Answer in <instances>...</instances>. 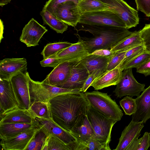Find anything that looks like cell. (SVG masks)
<instances>
[{"label":"cell","mask_w":150,"mask_h":150,"mask_svg":"<svg viewBox=\"0 0 150 150\" xmlns=\"http://www.w3.org/2000/svg\"><path fill=\"white\" fill-rule=\"evenodd\" d=\"M48 102L52 120L70 133L86 114L89 104L82 92L59 95Z\"/></svg>","instance_id":"1"},{"label":"cell","mask_w":150,"mask_h":150,"mask_svg":"<svg viewBox=\"0 0 150 150\" xmlns=\"http://www.w3.org/2000/svg\"><path fill=\"white\" fill-rule=\"evenodd\" d=\"M78 30L89 32L93 35L90 38L76 35L82 43L89 54L100 49L111 50L117 44L132 35L133 32L123 28L107 25H89L81 24Z\"/></svg>","instance_id":"2"},{"label":"cell","mask_w":150,"mask_h":150,"mask_svg":"<svg viewBox=\"0 0 150 150\" xmlns=\"http://www.w3.org/2000/svg\"><path fill=\"white\" fill-rule=\"evenodd\" d=\"M84 94L89 104L96 110L109 118L117 122L121 120L122 111L107 93L96 90Z\"/></svg>","instance_id":"3"},{"label":"cell","mask_w":150,"mask_h":150,"mask_svg":"<svg viewBox=\"0 0 150 150\" xmlns=\"http://www.w3.org/2000/svg\"><path fill=\"white\" fill-rule=\"evenodd\" d=\"M86 114L93 130V138L109 144L112 127L117 121L105 116L89 104Z\"/></svg>","instance_id":"4"},{"label":"cell","mask_w":150,"mask_h":150,"mask_svg":"<svg viewBox=\"0 0 150 150\" xmlns=\"http://www.w3.org/2000/svg\"><path fill=\"white\" fill-rule=\"evenodd\" d=\"M28 79L30 94L33 102H48L50 98L59 95L81 92L80 89L64 88L35 81L30 78L29 75Z\"/></svg>","instance_id":"5"},{"label":"cell","mask_w":150,"mask_h":150,"mask_svg":"<svg viewBox=\"0 0 150 150\" xmlns=\"http://www.w3.org/2000/svg\"><path fill=\"white\" fill-rule=\"evenodd\" d=\"M106 6L107 10L119 16L127 29L135 27L139 24L138 12L123 0H100Z\"/></svg>","instance_id":"6"},{"label":"cell","mask_w":150,"mask_h":150,"mask_svg":"<svg viewBox=\"0 0 150 150\" xmlns=\"http://www.w3.org/2000/svg\"><path fill=\"white\" fill-rule=\"evenodd\" d=\"M29 75L27 70L19 72L10 79L18 107L26 109H29L32 103L29 93Z\"/></svg>","instance_id":"7"},{"label":"cell","mask_w":150,"mask_h":150,"mask_svg":"<svg viewBox=\"0 0 150 150\" xmlns=\"http://www.w3.org/2000/svg\"><path fill=\"white\" fill-rule=\"evenodd\" d=\"M78 23L89 25H107L127 28L125 23L119 16L107 10L81 14Z\"/></svg>","instance_id":"8"},{"label":"cell","mask_w":150,"mask_h":150,"mask_svg":"<svg viewBox=\"0 0 150 150\" xmlns=\"http://www.w3.org/2000/svg\"><path fill=\"white\" fill-rule=\"evenodd\" d=\"M116 85L113 92L117 98H120L127 96H139L145 90V84L137 81L133 75L132 68L123 71L122 79Z\"/></svg>","instance_id":"9"},{"label":"cell","mask_w":150,"mask_h":150,"mask_svg":"<svg viewBox=\"0 0 150 150\" xmlns=\"http://www.w3.org/2000/svg\"><path fill=\"white\" fill-rule=\"evenodd\" d=\"M41 129V127L39 122L38 125L16 136L1 139L0 144L2 149L4 150H25L30 142Z\"/></svg>","instance_id":"10"},{"label":"cell","mask_w":150,"mask_h":150,"mask_svg":"<svg viewBox=\"0 0 150 150\" xmlns=\"http://www.w3.org/2000/svg\"><path fill=\"white\" fill-rule=\"evenodd\" d=\"M78 4L71 1L61 4L57 6L52 13L68 25L75 28L81 15Z\"/></svg>","instance_id":"11"},{"label":"cell","mask_w":150,"mask_h":150,"mask_svg":"<svg viewBox=\"0 0 150 150\" xmlns=\"http://www.w3.org/2000/svg\"><path fill=\"white\" fill-rule=\"evenodd\" d=\"M39 122L41 130L47 136L52 134L60 139L72 148L77 142L76 138L70 132L58 125L52 120L35 118Z\"/></svg>","instance_id":"12"},{"label":"cell","mask_w":150,"mask_h":150,"mask_svg":"<svg viewBox=\"0 0 150 150\" xmlns=\"http://www.w3.org/2000/svg\"><path fill=\"white\" fill-rule=\"evenodd\" d=\"M47 31L45 27L32 18L23 28L20 40L27 47L38 45L40 39Z\"/></svg>","instance_id":"13"},{"label":"cell","mask_w":150,"mask_h":150,"mask_svg":"<svg viewBox=\"0 0 150 150\" xmlns=\"http://www.w3.org/2000/svg\"><path fill=\"white\" fill-rule=\"evenodd\" d=\"M79 61H71L59 64L54 68L42 82L47 84L58 87L69 78L74 66Z\"/></svg>","instance_id":"14"},{"label":"cell","mask_w":150,"mask_h":150,"mask_svg":"<svg viewBox=\"0 0 150 150\" xmlns=\"http://www.w3.org/2000/svg\"><path fill=\"white\" fill-rule=\"evenodd\" d=\"M144 127L142 121H134L132 120L122 131L118 144L114 150H127L128 148L140 136Z\"/></svg>","instance_id":"15"},{"label":"cell","mask_w":150,"mask_h":150,"mask_svg":"<svg viewBox=\"0 0 150 150\" xmlns=\"http://www.w3.org/2000/svg\"><path fill=\"white\" fill-rule=\"evenodd\" d=\"M89 75L85 66L81 60L74 66L69 78L57 87L68 89H81Z\"/></svg>","instance_id":"16"},{"label":"cell","mask_w":150,"mask_h":150,"mask_svg":"<svg viewBox=\"0 0 150 150\" xmlns=\"http://www.w3.org/2000/svg\"><path fill=\"white\" fill-rule=\"evenodd\" d=\"M27 62L25 58H6L0 61V78L10 80L19 72L27 70Z\"/></svg>","instance_id":"17"},{"label":"cell","mask_w":150,"mask_h":150,"mask_svg":"<svg viewBox=\"0 0 150 150\" xmlns=\"http://www.w3.org/2000/svg\"><path fill=\"white\" fill-rule=\"evenodd\" d=\"M18 107L10 80L0 78V114Z\"/></svg>","instance_id":"18"},{"label":"cell","mask_w":150,"mask_h":150,"mask_svg":"<svg viewBox=\"0 0 150 150\" xmlns=\"http://www.w3.org/2000/svg\"><path fill=\"white\" fill-rule=\"evenodd\" d=\"M0 124H32L36 120L29 109L21 108L18 107L0 114Z\"/></svg>","instance_id":"19"},{"label":"cell","mask_w":150,"mask_h":150,"mask_svg":"<svg viewBox=\"0 0 150 150\" xmlns=\"http://www.w3.org/2000/svg\"><path fill=\"white\" fill-rule=\"evenodd\" d=\"M137 109L132 115L134 121H142L144 124L150 118V85L135 98Z\"/></svg>","instance_id":"20"},{"label":"cell","mask_w":150,"mask_h":150,"mask_svg":"<svg viewBox=\"0 0 150 150\" xmlns=\"http://www.w3.org/2000/svg\"><path fill=\"white\" fill-rule=\"evenodd\" d=\"M122 71L119 67L110 70H107L101 76L96 79L91 86L95 90H98L117 85L122 79Z\"/></svg>","instance_id":"21"},{"label":"cell","mask_w":150,"mask_h":150,"mask_svg":"<svg viewBox=\"0 0 150 150\" xmlns=\"http://www.w3.org/2000/svg\"><path fill=\"white\" fill-rule=\"evenodd\" d=\"M110 56H101L89 54L81 61L86 67L89 75L95 72L101 76L107 70Z\"/></svg>","instance_id":"22"},{"label":"cell","mask_w":150,"mask_h":150,"mask_svg":"<svg viewBox=\"0 0 150 150\" xmlns=\"http://www.w3.org/2000/svg\"><path fill=\"white\" fill-rule=\"evenodd\" d=\"M88 54L82 43L78 41L50 58L66 57L68 61H78L81 60Z\"/></svg>","instance_id":"23"},{"label":"cell","mask_w":150,"mask_h":150,"mask_svg":"<svg viewBox=\"0 0 150 150\" xmlns=\"http://www.w3.org/2000/svg\"><path fill=\"white\" fill-rule=\"evenodd\" d=\"M36 119L32 124L11 123L0 124V138L5 139L16 136L38 125Z\"/></svg>","instance_id":"24"},{"label":"cell","mask_w":150,"mask_h":150,"mask_svg":"<svg viewBox=\"0 0 150 150\" xmlns=\"http://www.w3.org/2000/svg\"><path fill=\"white\" fill-rule=\"evenodd\" d=\"M71 133L77 141H83L93 138L94 132L86 114L73 129Z\"/></svg>","instance_id":"25"},{"label":"cell","mask_w":150,"mask_h":150,"mask_svg":"<svg viewBox=\"0 0 150 150\" xmlns=\"http://www.w3.org/2000/svg\"><path fill=\"white\" fill-rule=\"evenodd\" d=\"M140 30L133 32L132 35L117 44L111 50L113 52L128 50L144 44L143 40L140 35Z\"/></svg>","instance_id":"26"},{"label":"cell","mask_w":150,"mask_h":150,"mask_svg":"<svg viewBox=\"0 0 150 150\" xmlns=\"http://www.w3.org/2000/svg\"><path fill=\"white\" fill-rule=\"evenodd\" d=\"M40 14L43 21V25H48L52 29L57 33L62 34L66 31L68 25L54 16L47 10L43 9Z\"/></svg>","instance_id":"27"},{"label":"cell","mask_w":150,"mask_h":150,"mask_svg":"<svg viewBox=\"0 0 150 150\" xmlns=\"http://www.w3.org/2000/svg\"><path fill=\"white\" fill-rule=\"evenodd\" d=\"M111 150L109 144L92 137L83 141H77L72 150Z\"/></svg>","instance_id":"28"},{"label":"cell","mask_w":150,"mask_h":150,"mask_svg":"<svg viewBox=\"0 0 150 150\" xmlns=\"http://www.w3.org/2000/svg\"><path fill=\"white\" fill-rule=\"evenodd\" d=\"M28 109L35 118L51 119L48 101H33Z\"/></svg>","instance_id":"29"},{"label":"cell","mask_w":150,"mask_h":150,"mask_svg":"<svg viewBox=\"0 0 150 150\" xmlns=\"http://www.w3.org/2000/svg\"><path fill=\"white\" fill-rule=\"evenodd\" d=\"M78 6L81 15L107 10L106 6L100 0H81Z\"/></svg>","instance_id":"30"},{"label":"cell","mask_w":150,"mask_h":150,"mask_svg":"<svg viewBox=\"0 0 150 150\" xmlns=\"http://www.w3.org/2000/svg\"><path fill=\"white\" fill-rule=\"evenodd\" d=\"M71 150V147L58 138L52 135H48L41 150Z\"/></svg>","instance_id":"31"},{"label":"cell","mask_w":150,"mask_h":150,"mask_svg":"<svg viewBox=\"0 0 150 150\" xmlns=\"http://www.w3.org/2000/svg\"><path fill=\"white\" fill-rule=\"evenodd\" d=\"M68 42H59L47 44L44 47L41 54L44 59L49 58L60 51L72 45Z\"/></svg>","instance_id":"32"},{"label":"cell","mask_w":150,"mask_h":150,"mask_svg":"<svg viewBox=\"0 0 150 150\" xmlns=\"http://www.w3.org/2000/svg\"><path fill=\"white\" fill-rule=\"evenodd\" d=\"M150 147V133L146 132L141 138L136 140L127 150H147Z\"/></svg>","instance_id":"33"},{"label":"cell","mask_w":150,"mask_h":150,"mask_svg":"<svg viewBox=\"0 0 150 150\" xmlns=\"http://www.w3.org/2000/svg\"><path fill=\"white\" fill-rule=\"evenodd\" d=\"M119 103L125 115L131 116L135 113L137 109L135 99L129 96H126Z\"/></svg>","instance_id":"34"},{"label":"cell","mask_w":150,"mask_h":150,"mask_svg":"<svg viewBox=\"0 0 150 150\" xmlns=\"http://www.w3.org/2000/svg\"><path fill=\"white\" fill-rule=\"evenodd\" d=\"M150 58V52H145L120 67L121 70L134 68H137Z\"/></svg>","instance_id":"35"},{"label":"cell","mask_w":150,"mask_h":150,"mask_svg":"<svg viewBox=\"0 0 150 150\" xmlns=\"http://www.w3.org/2000/svg\"><path fill=\"white\" fill-rule=\"evenodd\" d=\"M146 52L144 44L129 49L126 52L124 59L118 67H121L127 62Z\"/></svg>","instance_id":"36"},{"label":"cell","mask_w":150,"mask_h":150,"mask_svg":"<svg viewBox=\"0 0 150 150\" xmlns=\"http://www.w3.org/2000/svg\"><path fill=\"white\" fill-rule=\"evenodd\" d=\"M47 136L41 129L30 142L25 150H41Z\"/></svg>","instance_id":"37"},{"label":"cell","mask_w":150,"mask_h":150,"mask_svg":"<svg viewBox=\"0 0 150 150\" xmlns=\"http://www.w3.org/2000/svg\"><path fill=\"white\" fill-rule=\"evenodd\" d=\"M127 51L128 50L114 52L110 56L108 63L107 70H110L118 67L124 59L125 54Z\"/></svg>","instance_id":"38"},{"label":"cell","mask_w":150,"mask_h":150,"mask_svg":"<svg viewBox=\"0 0 150 150\" xmlns=\"http://www.w3.org/2000/svg\"><path fill=\"white\" fill-rule=\"evenodd\" d=\"M140 33L144 42L146 52H150V23L146 24L140 30Z\"/></svg>","instance_id":"39"},{"label":"cell","mask_w":150,"mask_h":150,"mask_svg":"<svg viewBox=\"0 0 150 150\" xmlns=\"http://www.w3.org/2000/svg\"><path fill=\"white\" fill-rule=\"evenodd\" d=\"M138 11L143 13L147 17H150V0H134Z\"/></svg>","instance_id":"40"},{"label":"cell","mask_w":150,"mask_h":150,"mask_svg":"<svg viewBox=\"0 0 150 150\" xmlns=\"http://www.w3.org/2000/svg\"><path fill=\"white\" fill-rule=\"evenodd\" d=\"M81 0H49L47 1L43 9L47 10L52 13L55 8L59 4L69 1H73L78 3Z\"/></svg>","instance_id":"41"},{"label":"cell","mask_w":150,"mask_h":150,"mask_svg":"<svg viewBox=\"0 0 150 150\" xmlns=\"http://www.w3.org/2000/svg\"><path fill=\"white\" fill-rule=\"evenodd\" d=\"M136 72L146 76L150 75V58L136 68Z\"/></svg>","instance_id":"42"},{"label":"cell","mask_w":150,"mask_h":150,"mask_svg":"<svg viewBox=\"0 0 150 150\" xmlns=\"http://www.w3.org/2000/svg\"><path fill=\"white\" fill-rule=\"evenodd\" d=\"M100 76L96 72H93L90 74L82 88L80 89L81 92L85 93L91 86V84L96 78L99 77Z\"/></svg>","instance_id":"43"},{"label":"cell","mask_w":150,"mask_h":150,"mask_svg":"<svg viewBox=\"0 0 150 150\" xmlns=\"http://www.w3.org/2000/svg\"><path fill=\"white\" fill-rule=\"evenodd\" d=\"M114 53L111 50L105 49H100L96 50L90 54L101 56H109Z\"/></svg>","instance_id":"44"},{"label":"cell","mask_w":150,"mask_h":150,"mask_svg":"<svg viewBox=\"0 0 150 150\" xmlns=\"http://www.w3.org/2000/svg\"><path fill=\"white\" fill-rule=\"evenodd\" d=\"M11 0H0V6L3 7L10 3Z\"/></svg>","instance_id":"45"}]
</instances>
